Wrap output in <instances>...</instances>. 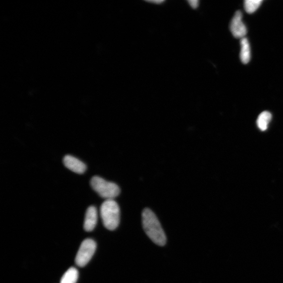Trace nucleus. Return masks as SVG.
<instances>
[{
  "label": "nucleus",
  "instance_id": "1a4fd4ad",
  "mask_svg": "<svg viewBox=\"0 0 283 283\" xmlns=\"http://www.w3.org/2000/svg\"><path fill=\"white\" fill-rule=\"evenodd\" d=\"M272 119V114L268 111H264L259 115L257 119V126L261 131H265Z\"/></svg>",
  "mask_w": 283,
  "mask_h": 283
},
{
  "label": "nucleus",
  "instance_id": "9b49d317",
  "mask_svg": "<svg viewBox=\"0 0 283 283\" xmlns=\"http://www.w3.org/2000/svg\"><path fill=\"white\" fill-rule=\"evenodd\" d=\"M262 2V0H246L244 2V9L248 13H253L258 9Z\"/></svg>",
  "mask_w": 283,
  "mask_h": 283
},
{
  "label": "nucleus",
  "instance_id": "f8f14e48",
  "mask_svg": "<svg viewBox=\"0 0 283 283\" xmlns=\"http://www.w3.org/2000/svg\"><path fill=\"white\" fill-rule=\"evenodd\" d=\"M189 4L191 5L192 8L194 9H197L199 5V1L197 0H192V1H188Z\"/></svg>",
  "mask_w": 283,
  "mask_h": 283
},
{
  "label": "nucleus",
  "instance_id": "6e6552de",
  "mask_svg": "<svg viewBox=\"0 0 283 283\" xmlns=\"http://www.w3.org/2000/svg\"><path fill=\"white\" fill-rule=\"evenodd\" d=\"M240 59L242 63L248 64L251 59V49L249 41L246 38L241 39Z\"/></svg>",
  "mask_w": 283,
  "mask_h": 283
},
{
  "label": "nucleus",
  "instance_id": "423d86ee",
  "mask_svg": "<svg viewBox=\"0 0 283 283\" xmlns=\"http://www.w3.org/2000/svg\"><path fill=\"white\" fill-rule=\"evenodd\" d=\"M63 163L68 169L77 174H83L87 170V166L85 163L71 155L65 156Z\"/></svg>",
  "mask_w": 283,
  "mask_h": 283
},
{
  "label": "nucleus",
  "instance_id": "20e7f679",
  "mask_svg": "<svg viewBox=\"0 0 283 283\" xmlns=\"http://www.w3.org/2000/svg\"><path fill=\"white\" fill-rule=\"evenodd\" d=\"M97 245L92 239H87L82 243L77 252L75 263L79 267H84L89 262L96 250Z\"/></svg>",
  "mask_w": 283,
  "mask_h": 283
},
{
  "label": "nucleus",
  "instance_id": "39448f33",
  "mask_svg": "<svg viewBox=\"0 0 283 283\" xmlns=\"http://www.w3.org/2000/svg\"><path fill=\"white\" fill-rule=\"evenodd\" d=\"M230 31L234 37L243 39L247 33V28L242 21V14L241 11L236 12L230 23Z\"/></svg>",
  "mask_w": 283,
  "mask_h": 283
},
{
  "label": "nucleus",
  "instance_id": "f03ea898",
  "mask_svg": "<svg viewBox=\"0 0 283 283\" xmlns=\"http://www.w3.org/2000/svg\"><path fill=\"white\" fill-rule=\"evenodd\" d=\"M100 216L107 229H117L120 220V210L117 202L113 199L106 200L100 207Z\"/></svg>",
  "mask_w": 283,
  "mask_h": 283
},
{
  "label": "nucleus",
  "instance_id": "9d476101",
  "mask_svg": "<svg viewBox=\"0 0 283 283\" xmlns=\"http://www.w3.org/2000/svg\"><path fill=\"white\" fill-rule=\"evenodd\" d=\"M78 271L75 267H70L63 276L60 283H76Z\"/></svg>",
  "mask_w": 283,
  "mask_h": 283
},
{
  "label": "nucleus",
  "instance_id": "ddd939ff",
  "mask_svg": "<svg viewBox=\"0 0 283 283\" xmlns=\"http://www.w3.org/2000/svg\"><path fill=\"white\" fill-rule=\"evenodd\" d=\"M148 2L152 3H155L156 4H160L164 2V1H161V0H160V1H157V0H156V1H148Z\"/></svg>",
  "mask_w": 283,
  "mask_h": 283
},
{
  "label": "nucleus",
  "instance_id": "7ed1b4c3",
  "mask_svg": "<svg viewBox=\"0 0 283 283\" xmlns=\"http://www.w3.org/2000/svg\"><path fill=\"white\" fill-rule=\"evenodd\" d=\"M90 184L93 190L96 192L101 197L106 200L113 199L118 196L120 193V189L117 184L99 176L92 177Z\"/></svg>",
  "mask_w": 283,
  "mask_h": 283
},
{
  "label": "nucleus",
  "instance_id": "0eeeda50",
  "mask_svg": "<svg viewBox=\"0 0 283 283\" xmlns=\"http://www.w3.org/2000/svg\"><path fill=\"white\" fill-rule=\"evenodd\" d=\"M98 220L97 210L95 207L90 206L87 212L84 222V229L87 232L92 231L96 227Z\"/></svg>",
  "mask_w": 283,
  "mask_h": 283
},
{
  "label": "nucleus",
  "instance_id": "f257e3e1",
  "mask_svg": "<svg viewBox=\"0 0 283 283\" xmlns=\"http://www.w3.org/2000/svg\"><path fill=\"white\" fill-rule=\"evenodd\" d=\"M142 218L143 229L151 240L158 245H165L166 235L155 214L146 208L143 211Z\"/></svg>",
  "mask_w": 283,
  "mask_h": 283
}]
</instances>
